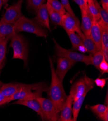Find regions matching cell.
<instances>
[{
    "label": "cell",
    "mask_w": 108,
    "mask_h": 121,
    "mask_svg": "<svg viewBox=\"0 0 108 121\" xmlns=\"http://www.w3.org/2000/svg\"><path fill=\"white\" fill-rule=\"evenodd\" d=\"M50 63L52 74V80L50 86L47 91L49 99L53 103L57 112L60 113L67 99L63 82L57 76L52 60L50 57Z\"/></svg>",
    "instance_id": "obj_1"
},
{
    "label": "cell",
    "mask_w": 108,
    "mask_h": 121,
    "mask_svg": "<svg viewBox=\"0 0 108 121\" xmlns=\"http://www.w3.org/2000/svg\"><path fill=\"white\" fill-rule=\"evenodd\" d=\"M49 87L44 82L26 84L25 87L9 97L11 101L17 100H31L41 97L42 93L47 92Z\"/></svg>",
    "instance_id": "obj_2"
},
{
    "label": "cell",
    "mask_w": 108,
    "mask_h": 121,
    "mask_svg": "<svg viewBox=\"0 0 108 121\" xmlns=\"http://www.w3.org/2000/svg\"><path fill=\"white\" fill-rule=\"evenodd\" d=\"M17 33L24 31L35 34L37 36L46 38L48 36L47 31L42 28L35 20L29 19L23 15L14 24Z\"/></svg>",
    "instance_id": "obj_3"
},
{
    "label": "cell",
    "mask_w": 108,
    "mask_h": 121,
    "mask_svg": "<svg viewBox=\"0 0 108 121\" xmlns=\"http://www.w3.org/2000/svg\"><path fill=\"white\" fill-rule=\"evenodd\" d=\"M53 42L55 53L58 57H65L76 62H82L86 65H92V55H86L72 50L66 49L60 45L54 39H53Z\"/></svg>",
    "instance_id": "obj_4"
},
{
    "label": "cell",
    "mask_w": 108,
    "mask_h": 121,
    "mask_svg": "<svg viewBox=\"0 0 108 121\" xmlns=\"http://www.w3.org/2000/svg\"><path fill=\"white\" fill-rule=\"evenodd\" d=\"M10 46L13 50V59H19L27 64L28 49L27 43L21 35L16 34L11 39Z\"/></svg>",
    "instance_id": "obj_5"
},
{
    "label": "cell",
    "mask_w": 108,
    "mask_h": 121,
    "mask_svg": "<svg viewBox=\"0 0 108 121\" xmlns=\"http://www.w3.org/2000/svg\"><path fill=\"white\" fill-rule=\"evenodd\" d=\"M94 81L87 75L80 78L72 86L70 93L73 99V101L77 100L86 92L94 88Z\"/></svg>",
    "instance_id": "obj_6"
},
{
    "label": "cell",
    "mask_w": 108,
    "mask_h": 121,
    "mask_svg": "<svg viewBox=\"0 0 108 121\" xmlns=\"http://www.w3.org/2000/svg\"><path fill=\"white\" fill-rule=\"evenodd\" d=\"M37 99L40 104L44 121H59L60 113L57 112L53 103L49 99L44 98L41 96L37 98Z\"/></svg>",
    "instance_id": "obj_7"
},
{
    "label": "cell",
    "mask_w": 108,
    "mask_h": 121,
    "mask_svg": "<svg viewBox=\"0 0 108 121\" xmlns=\"http://www.w3.org/2000/svg\"><path fill=\"white\" fill-rule=\"evenodd\" d=\"M23 0H19L14 5L8 7L1 21L14 24L22 16L21 7Z\"/></svg>",
    "instance_id": "obj_8"
},
{
    "label": "cell",
    "mask_w": 108,
    "mask_h": 121,
    "mask_svg": "<svg viewBox=\"0 0 108 121\" xmlns=\"http://www.w3.org/2000/svg\"><path fill=\"white\" fill-rule=\"evenodd\" d=\"M61 26L64 29L66 32H74L79 34L82 32L79 19L72 16L67 12L62 16Z\"/></svg>",
    "instance_id": "obj_9"
},
{
    "label": "cell",
    "mask_w": 108,
    "mask_h": 121,
    "mask_svg": "<svg viewBox=\"0 0 108 121\" xmlns=\"http://www.w3.org/2000/svg\"><path fill=\"white\" fill-rule=\"evenodd\" d=\"M76 63V62L65 57H58L57 61V68L55 69L56 74L58 77L63 81L67 72L74 66Z\"/></svg>",
    "instance_id": "obj_10"
},
{
    "label": "cell",
    "mask_w": 108,
    "mask_h": 121,
    "mask_svg": "<svg viewBox=\"0 0 108 121\" xmlns=\"http://www.w3.org/2000/svg\"><path fill=\"white\" fill-rule=\"evenodd\" d=\"M73 99L72 95L69 94L60 112L59 121H73L72 116V105Z\"/></svg>",
    "instance_id": "obj_11"
},
{
    "label": "cell",
    "mask_w": 108,
    "mask_h": 121,
    "mask_svg": "<svg viewBox=\"0 0 108 121\" xmlns=\"http://www.w3.org/2000/svg\"><path fill=\"white\" fill-rule=\"evenodd\" d=\"M37 15L35 18V21L39 25L47 29L49 31H51L50 27V17L48 13L46 4H44L42 5L37 11Z\"/></svg>",
    "instance_id": "obj_12"
},
{
    "label": "cell",
    "mask_w": 108,
    "mask_h": 121,
    "mask_svg": "<svg viewBox=\"0 0 108 121\" xmlns=\"http://www.w3.org/2000/svg\"><path fill=\"white\" fill-rule=\"evenodd\" d=\"M90 37L94 43L98 51L102 50L101 31L98 21L92 18V26L90 32Z\"/></svg>",
    "instance_id": "obj_13"
},
{
    "label": "cell",
    "mask_w": 108,
    "mask_h": 121,
    "mask_svg": "<svg viewBox=\"0 0 108 121\" xmlns=\"http://www.w3.org/2000/svg\"><path fill=\"white\" fill-rule=\"evenodd\" d=\"M17 33L14 24L0 21V41L9 40Z\"/></svg>",
    "instance_id": "obj_14"
},
{
    "label": "cell",
    "mask_w": 108,
    "mask_h": 121,
    "mask_svg": "<svg viewBox=\"0 0 108 121\" xmlns=\"http://www.w3.org/2000/svg\"><path fill=\"white\" fill-rule=\"evenodd\" d=\"M25 84L17 82L3 83L0 88V92L5 96L9 98L24 87Z\"/></svg>",
    "instance_id": "obj_15"
},
{
    "label": "cell",
    "mask_w": 108,
    "mask_h": 121,
    "mask_svg": "<svg viewBox=\"0 0 108 121\" xmlns=\"http://www.w3.org/2000/svg\"><path fill=\"white\" fill-rule=\"evenodd\" d=\"M81 14V24L80 30L83 34L86 36H90L92 26V17L89 12L85 9L80 10Z\"/></svg>",
    "instance_id": "obj_16"
},
{
    "label": "cell",
    "mask_w": 108,
    "mask_h": 121,
    "mask_svg": "<svg viewBox=\"0 0 108 121\" xmlns=\"http://www.w3.org/2000/svg\"><path fill=\"white\" fill-rule=\"evenodd\" d=\"M13 104L23 105L30 108L31 109L37 112L43 121H44V115L40 104L37 99L26 100H17V101L13 103Z\"/></svg>",
    "instance_id": "obj_17"
},
{
    "label": "cell",
    "mask_w": 108,
    "mask_h": 121,
    "mask_svg": "<svg viewBox=\"0 0 108 121\" xmlns=\"http://www.w3.org/2000/svg\"><path fill=\"white\" fill-rule=\"evenodd\" d=\"M66 33L68 35L74 50L79 51L82 53L86 52L80 37L77 33L74 32H67Z\"/></svg>",
    "instance_id": "obj_18"
},
{
    "label": "cell",
    "mask_w": 108,
    "mask_h": 121,
    "mask_svg": "<svg viewBox=\"0 0 108 121\" xmlns=\"http://www.w3.org/2000/svg\"><path fill=\"white\" fill-rule=\"evenodd\" d=\"M92 112L102 121H108V106L103 104H97L89 106Z\"/></svg>",
    "instance_id": "obj_19"
},
{
    "label": "cell",
    "mask_w": 108,
    "mask_h": 121,
    "mask_svg": "<svg viewBox=\"0 0 108 121\" xmlns=\"http://www.w3.org/2000/svg\"><path fill=\"white\" fill-rule=\"evenodd\" d=\"M78 35L80 37L87 52L90 53L91 55H93L98 51L97 47H96L90 36H85L82 32Z\"/></svg>",
    "instance_id": "obj_20"
},
{
    "label": "cell",
    "mask_w": 108,
    "mask_h": 121,
    "mask_svg": "<svg viewBox=\"0 0 108 121\" xmlns=\"http://www.w3.org/2000/svg\"><path fill=\"white\" fill-rule=\"evenodd\" d=\"M88 93V92H85L80 98L77 100L73 101L72 105V116L73 121H76L77 120L80 111Z\"/></svg>",
    "instance_id": "obj_21"
},
{
    "label": "cell",
    "mask_w": 108,
    "mask_h": 121,
    "mask_svg": "<svg viewBox=\"0 0 108 121\" xmlns=\"http://www.w3.org/2000/svg\"><path fill=\"white\" fill-rule=\"evenodd\" d=\"M46 4L49 17L51 19L52 22L56 25L61 26L62 16L57 11L52 7V6L47 3Z\"/></svg>",
    "instance_id": "obj_22"
},
{
    "label": "cell",
    "mask_w": 108,
    "mask_h": 121,
    "mask_svg": "<svg viewBox=\"0 0 108 121\" xmlns=\"http://www.w3.org/2000/svg\"><path fill=\"white\" fill-rule=\"evenodd\" d=\"M101 31L102 50L108 49V26L100 20L98 21Z\"/></svg>",
    "instance_id": "obj_23"
},
{
    "label": "cell",
    "mask_w": 108,
    "mask_h": 121,
    "mask_svg": "<svg viewBox=\"0 0 108 121\" xmlns=\"http://www.w3.org/2000/svg\"><path fill=\"white\" fill-rule=\"evenodd\" d=\"M9 40L0 41V70L5 66L6 60L7 44Z\"/></svg>",
    "instance_id": "obj_24"
},
{
    "label": "cell",
    "mask_w": 108,
    "mask_h": 121,
    "mask_svg": "<svg viewBox=\"0 0 108 121\" xmlns=\"http://www.w3.org/2000/svg\"><path fill=\"white\" fill-rule=\"evenodd\" d=\"M95 5L97 7L100 16V20L102 21L105 25L108 26V12L104 10L100 5L97 0H94Z\"/></svg>",
    "instance_id": "obj_25"
},
{
    "label": "cell",
    "mask_w": 108,
    "mask_h": 121,
    "mask_svg": "<svg viewBox=\"0 0 108 121\" xmlns=\"http://www.w3.org/2000/svg\"><path fill=\"white\" fill-rule=\"evenodd\" d=\"M87 5L88 11L92 18L99 21L100 19V18L98 10L95 5L94 0H89L87 3Z\"/></svg>",
    "instance_id": "obj_26"
},
{
    "label": "cell",
    "mask_w": 108,
    "mask_h": 121,
    "mask_svg": "<svg viewBox=\"0 0 108 121\" xmlns=\"http://www.w3.org/2000/svg\"><path fill=\"white\" fill-rule=\"evenodd\" d=\"M103 54L102 50H99L92 55V65H94L98 70L99 69V66L102 62L103 58Z\"/></svg>",
    "instance_id": "obj_27"
},
{
    "label": "cell",
    "mask_w": 108,
    "mask_h": 121,
    "mask_svg": "<svg viewBox=\"0 0 108 121\" xmlns=\"http://www.w3.org/2000/svg\"><path fill=\"white\" fill-rule=\"evenodd\" d=\"M47 3L61 16H63L66 13V11L61 3L58 0H47Z\"/></svg>",
    "instance_id": "obj_28"
},
{
    "label": "cell",
    "mask_w": 108,
    "mask_h": 121,
    "mask_svg": "<svg viewBox=\"0 0 108 121\" xmlns=\"http://www.w3.org/2000/svg\"><path fill=\"white\" fill-rule=\"evenodd\" d=\"M46 0H27L28 8L37 12L38 8L43 4Z\"/></svg>",
    "instance_id": "obj_29"
},
{
    "label": "cell",
    "mask_w": 108,
    "mask_h": 121,
    "mask_svg": "<svg viewBox=\"0 0 108 121\" xmlns=\"http://www.w3.org/2000/svg\"><path fill=\"white\" fill-rule=\"evenodd\" d=\"M61 3L63 5V7H64L65 9L66 10V12H68V13L70 14L72 16H73L74 17H77L76 16L75 13L72 9L70 4L69 3L68 0H61Z\"/></svg>",
    "instance_id": "obj_30"
},
{
    "label": "cell",
    "mask_w": 108,
    "mask_h": 121,
    "mask_svg": "<svg viewBox=\"0 0 108 121\" xmlns=\"http://www.w3.org/2000/svg\"><path fill=\"white\" fill-rule=\"evenodd\" d=\"M99 70L101 72V74H103L108 72V62L106 61L105 58H103L99 66Z\"/></svg>",
    "instance_id": "obj_31"
},
{
    "label": "cell",
    "mask_w": 108,
    "mask_h": 121,
    "mask_svg": "<svg viewBox=\"0 0 108 121\" xmlns=\"http://www.w3.org/2000/svg\"><path fill=\"white\" fill-rule=\"evenodd\" d=\"M107 80H108V78H106V79L97 78L94 81V83H95L96 86H97L100 87L101 89H102L105 86Z\"/></svg>",
    "instance_id": "obj_32"
},
{
    "label": "cell",
    "mask_w": 108,
    "mask_h": 121,
    "mask_svg": "<svg viewBox=\"0 0 108 121\" xmlns=\"http://www.w3.org/2000/svg\"><path fill=\"white\" fill-rule=\"evenodd\" d=\"M73 1L79 5L80 10L85 9L88 11L87 4H86L84 0H73Z\"/></svg>",
    "instance_id": "obj_33"
},
{
    "label": "cell",
    "mask_w": 108,
    "mask_h": 121,
    "mask_svg": "<svg viewBox=\"0 0 108 121\" xmlns=\"http://www.w3.org/2000/svg\"><path fill=\"white\" fill-rule=\"evenodd\" d=\"M10 102H11V101L9 98L5 96L0 92V106H2Z\"/></svg>",
    "instance_id": "obj_34"
},
{
    "label": "cell",
    "mask_w": 108,
    "mask_h": 121,
    "mask_svg": "<svg viewBox=\"0 0 108 121\" xmlns=\"http://www.w3.org/2000/svg\"><path fill=\"white\" fill-rule=\"evenodd\" d=\"M102 7L108 12V0H101Z\"/></svg>",
    "instance_id": "obj_35"
},
{
    "label": "cell",
    "mask_w": 108,
    "mask_h": 121,
    "mask_svg": "<svg viewBox=\"0 0 108 121\" xmlns=\"http://www.w3.org/2000/svg\"><path fill=\"white\" fill-rule=\"evenodd\" d=\"M3 2L2 1V0H0V11H1V9H2V6L3 5Z\"/></svg>",
    "instance_id": "obj_36"
},
{
    "label": "cell",
    "mask_w": 108,
    "mask_h": 121,
    "mask_svg": "<svg viewBox=\"0 0 108 121\" xmlns=\"http://www.w3.org/2000/svg\"><path fill=\"white\" fill-rule=\"evenodd\" d=\"M9 1V0H2V1L3 2L4 4H6Z\"/></svg>",
    "instance_id": "obj_37"
},
{
    "label": "cell",
    "mask_w": 108,
    "mask_h": 121,
    "mask_svg": "<svg viewBox=\"0 0 108 121\" xmlns=\"http://www.w3.org/2000/svg\"><path fill=\"white\" fill-rule=\"evenodd\" d=\"M3 84V83L1 81H0V88H1V87L2 86Z\"/></svg>",
    "instance_id": "obj_38"
},
{
    "label": "cell",
    "mask_w": 108,
    "mask_h": 121,
    "mask_svg": "<svg viewBox=\"0 0 108 121\" xmlns=\"http://www.w3.org/2000/svg\"><path fill=\"white\" fill-rule=\"evenodd\" d=\"M84 1H85V2L86 3V4H87V3H88V2L89 1V0H84Z\"/></svg>",
    "instance_id": "obj_39"
},
{
    "label": "cell",
    "mask_w": 108,
    "mask_h": 121,
    "mask_svg": "<svg viewBox=\"0 0 108 121\" xmlns=\"http://www.w3.org/2000/svg\"><path fill=\"white\" fill-rule=\"evenodd\" d=\"M1 70H0V74H1Z\"/></svg>",
    "instance_id": "obj_40"
}]
</instances>
